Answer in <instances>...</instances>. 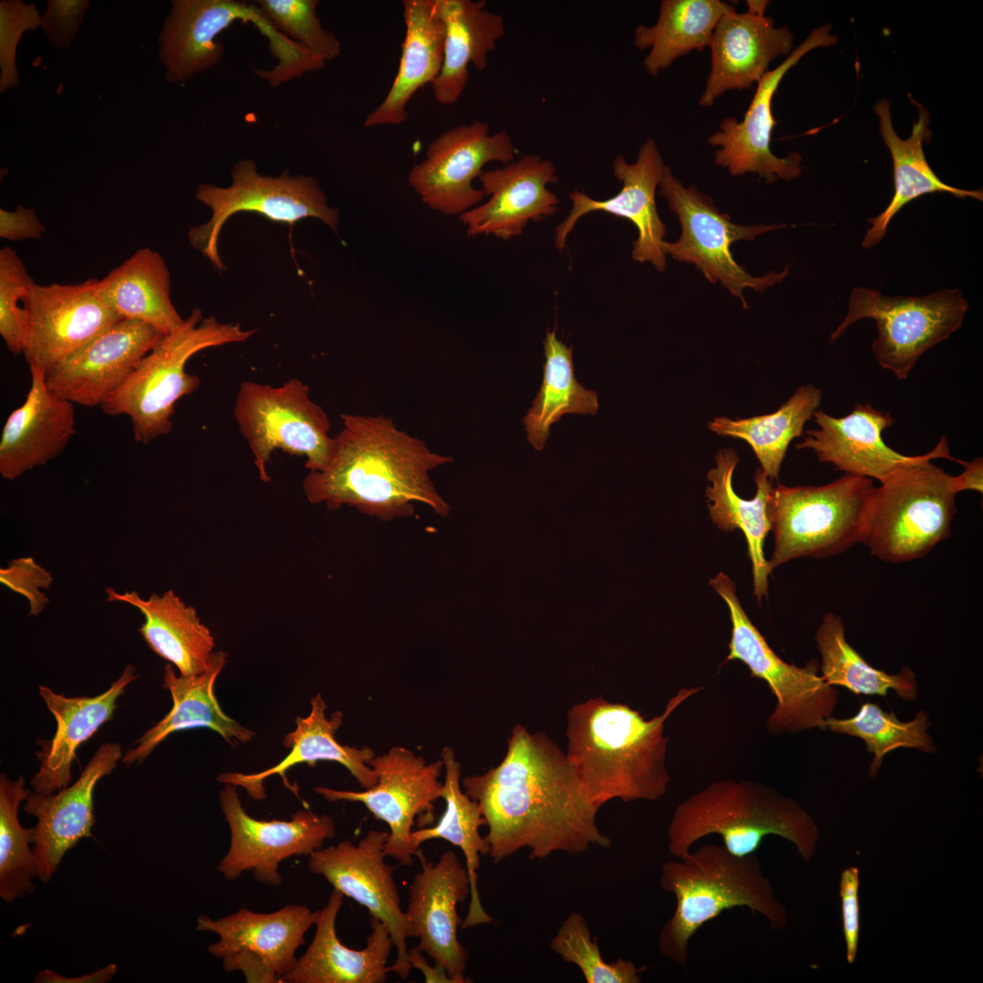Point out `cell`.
<instances>
[{
  "mask_svg": "<svg viewBox=\"0 0 983 983\" xmlns=\"http://www.w3.org/2000/svg\"><path fill=\"white\" fill-rule=\"evenodd\" d=\"M461 785L480 808L494 863L522 849L534 860L612 845L565 752L543 732L516 724L501 763L464 777Z\"/></svg>",
  "mask_w": 983,
  "mask_h": 983,
  "instance_id": "cell-1",
  "label": "cell"
},
{
  "mask_svg": "<svg viewBox=\"0 0 983 983\" xmlns=\"http://www.w3.org/2000/svg\"><path fill=\"white\" fill-rule=\"evenodd\" d=\"M335 438L329 465L309 471L303 492L310 503L336 511L344 505L388 522L414 514V503L447 517L450 504L437 491L431 471L451 462L421 439L399 430L384 415L347 414Z\"/></svg>",
  "mask_w": 983,
  "mask_h": 983,
  "instance_id": "cell-2",
  "label": "cell"
},
{
  "mask_svg": "<svg viewBox=\"0 0 983 983\" xmlns=\"http://www.w3.org/2000/svg\"><path fill=\"white\" fill-rule=\"evenodd\" d=\"M700 690L681 688L662 714L648 720L628 704L602 696L569 709L565 754L592 804L600 809L613 799L655 801L666 794L670 775L665 722Z\"/></svg>",
  "mask_w": 983,
  "mask_h": 983,
  "instance_id": "cell-3",
  "label": "cell"
},
{
  "mask_svg": "<svg viewBox=\"0 0 983 983\" xmlns=\"http://www.w3.org/2000/svg\"><path fill=\"white\" fill-rule=\"evenodd\" d=\"M722 836L733 855L754 854L766 836L793 843L806 861L815 854L819 829L793 798L751 780L722 779L679 803L667 827L668 850L676 858L709 835Z\"/></svg>",
  "mask_w": 983,
  "mask_h": 983,
  "instance_id": "cell-4",
  "label": "cell"
},
{
  "mask_svg": "<svg viewBox=\"0 0 983 983\" xmlns=\"http://www.w3.org/2000/svg\"><path fill=\"white\" fill-rule=\"evenodd\" d=\"M660 885L674 895V915L663 926L658 949L666 958L684 965L689 941L705 923L724 910L746 907L765 917L774 930L787 922L785 907L754 855L737 856L725 846L704 845L663 865Z\"/></svg>",
  "mask_w": 983,
  "mask_h": 983,
  "instance_id": "cell-5",
  "label": "cell"
},
{
  "mask_svg": "<svg viewBox=\"0 0 983 983\" xmlns=\"http://www.w3.org/2000/svg\"><path fill=\"white\" fill-rule=\"evenodd\" d=\"M255 332L213 317L203 319L199 309H193L181 329L164 335L137 363L101 405L103 411L128 416L135 441L143 444L169 433L177 401L200 385L199 377L186 370L189 359L208 348L245 341Z\"/></svg>",
  "mask_w": 983,
  "mask_h": 983,
  "instance_id": "cell-6",
  "label": "cell"
},
{
  "mask_svg": "<svg viewBox=\"0 0 983 983\" xmlns=\"http://www.w3.org/2000/svg\"><path fill=\"white\" fill-rule=\"evenodd\" d=\"M875 488L871 479L849 473L822 486L774 487L769 572L793 559L828 557L862 542Z\"/></svg>",
  "mask_w": 983,
  "mask_h": 983,
  "instance_id": "cell-7",
  "label": "cell"
},
{
  "mask_svg": "<svg viewBox=\"0 0 983 983\" xmlns=\"http://www.w3.org/2000/svg\"><path fill=\"white\" fill-rule=\"evenodd\" d=\"M958 493L956 476L925 461L876 487L863 542L892 563L919 559L950 535Z\"/></svg>",
  "mask_w": 983,
  "mask_h": 983,
  "instance_id": "cell-8",
  "label": "cell"
},
{
  "mask_svg": "<svg viewBox=\"0 0 983 983\" xmlns=\"http://www.w3.org/2000/svg\"><path fill=\"white\" fill-rule=\"evenodd\" d=\"M710 587L725 602L732 630L726 661L738 660L751 676L764 680L775 697V705L765 722L770 735L797 734L819 728L834 713L839 691L827 684L813 660L804 667L786 663L769 646L749 619L736 595V586L724 573L709 581Z\"/></svg>",
  "mask_w": 983,
  "mask_h": 983,
  "instance_id": "cell-9",
  "label": "cell"
},
{
  "mask_svg": "<svg viewBox=\"0 0 983 983\" xmlns=\"http://www.w3.org/2000/svg\"><path fill=\"white\" fill-rule=\"evenodd\" d=\"M968 308L958 289H941L918 297H892L866 287L854 288L847 313L832 332L830 342L859 319H872L877 329L872 343L877 362L897 380H906L924 352L961 327Z\"/></svg>",
  "mask_w": 983,
  "mask_h": 983,
  "instance_id": "cell-10",
  "label": "cell"
},
{
  "mask_svg": "<svg viewBox=\"0 0 983 983\" xmlns=\"http://www.w3.org/2000/svg\"><path fill=\"white\" fill-rule=\"evenodd\" d=\"M234 417L264 482L270 481L267 467L275 450L305 456V468L316 471L324 470L333 456L335 438L329 434V420L300 380L291 379L277 387L243 381L237 392Z\"/></svg>",
  "mask_w": 983,
  "mask_h": 983,
  "instance_id": "cell-11",
  "label": "cell"
},
{
  "mask_svg": "<svg viewBox=\"0 0 983 983\" xmlns=\"http://www.w3.org/2000/svg\"><path fill=\"white\" fill-rule=\"evenodd\" d=\"M659 194L667 202L681 224L682 233L675 242L664 241L662 248L674 259L694 265L712 283L720 282L730 294L747 307L744 289L764 291L782 282L789 274L788 266L780 273L769 272L761 277L750 275L734 258L731 246L738 240L755 237L786 224L745 226L731 221L720 213L713 199L696 187H685L666 166L660 180Z\"/></svg>",
  "mask_w": 983,
  "mask_h": 983,
  "instance_id": "cell-12",
  "label": "cell"
},
{
  "mask_svg": "<svg viewBox=\"0 0 983 983\" xmlns=\"http://www.w3.org/2000/svg\"><path fill=\"white\" fill-rule=\"evenodd\" d=\"M231 177L232 184L227 187L211 184L197 187L196 199L208 206L212 216L187 234L190 244L218 270L224 269L218 249L220 230L227 219L238 212H256L285 224L315 218L336 231L339 210L328 205L326 195L311 176L294 177L288 171L278 177L262 176L254 160L246 158L234 165Z\"/></svg>",
  "mask_w": 983,
  "mask_h": 983,
  "instance_id": "cell-13",
  "label": "cell"
},
{
  "mask_svg": "<svg viewBox=\"0 0 983 983\" xmlns=\"http://www.w3.org/2000/svg\"><path fill=\"white\" fill-rule=\"evenodd\" d=\"M368 765L377 776V784L371 788L357 792L317 786L314 791L329 802L363 804L390 828L384 845L386 856L411 866L417 854L411 841L412 826L416 816H424L427 824L433 820V805L442 795L443 783L440 776L443 762L427 764L422 756L410 750L394 746L371 758Z\"/></svg>",
  "mask_w": 983,
  "mask_h": 983,
  "instance_id": "cell-14",
  "label": "cell"
},
{
  "mask_svg": "<svg viewBox=\"0 0 983 983\" xmlns=\"http://www.w3.org/2000/svg\"><path fill=\"white\" fill-rule=\"evenodd\" d=\"M318 916L319 911L301 905H287L271 913L242 907L218 919L200 915L197 930L218 936L208 952L222 960L225 971H240L247 982H282Z\"/></svg>",
  "mask_w": 983,
  "mask_h": 983,
  "instance_id": "cell-15",
  "label": "cell"
},
{
  "mask_svg": "<svg viewBox=\"0 0 983 983\" xmlns=\"http://www.w3.org/2000/svg\"><path fill=\"white\" fill-rule=\"evenodd\" d=\"M219 805L230 830L229 847L218 871L228 880L251 872L258 882L278 887L282 883L279 864L295 856H309L336 834L332 817L299 810L289 820H261L244 809L238 787L225 784Z\"/></svg>",
  "mask_w": 983,
  "mask_h": 983,
  "instance_id": "cell-16",
  "label": "cell"
},
{
  "mask_svg": "<svg viewBox=\"0 0 983 983\" xmlns=\"http://www.w3.org/2000/svg\"><path fill=\"white\" fill-rule=\"evenodd\" d=\"M515 148L509 133H492L489 125L475 120L450 128L427 147L425 157L410 170L408 182L421 201L446 215H461L483 198L472 181L490 162L508 164Z\"/></svg>",
  "mask_w": 983,
  "mask_h": 983,
  "instance_id": "cell-17",
  "label": "cell"
},
{
  "mask_svg": "<svg viewBox=\"0 0 983 983\" xmlns=\"http://www.w3.org/2000/svg\"><path fill=\"white\" fill-rule=\"evenodd\" d=\"M831 25L815 28L809 35L775 68L768 70L756 83L754 97L741 120L733 117L721 120L719 129L707 143L717 149L716 165L732 176L755 173L766 184L778 179L790 181L802 172V157L791 152L784 157L774 155L770 142L776 120L772 112V99L785 75L808 52L835 45L837 37L830 34Z\"/></svg>",
  "mask_w": 983,
  "mask_h": 983,
  "instance_id": "cell-18",
  "label": "cell"
},
{
  "mask_svg": "<svg viewBox=\"0 0 983 983\" xmlns=\"http://www.w3.org/2000/svg\"><path fill=\"white\" fill-rule=\"evenodd\" d=\"M99 279L77 284L34 282L22 299L28 338L24 355L46 376L120 318L103 299Z\"/></svg>",
  "mask_w": 983,
  "mask_h": 983,
  "instance_id": "cell-19",
  "label": "cell"
},
{
  "mask_svg": "<svg viewBox=\"0 0 983 983\" xmlns=\"http://www.w3.org/2000/svg\"><path fill=\"white\" fill-rule=\"evenodd\" d=\"M388 836L387 831L370 830L356 845L343 840L322 847L309 856L308 868L386 925L397 951L390 971L405 979L410 971L406 941L414 934L400 907L393 868L384 859Z\"/></svg>",
  "mask_w": 983,
  "mask_h": 983,
  "instance_id": "cell-20",
  "label": "cell"
},
{
  "mask_svg": "<svg viewBox=\"0 0 983 983\" xmlns=\"http://www.w3.org/2000/svg\"><path fill=\"white\" fill-rule=\"evenodd\" d=\"M812 418L817 428L807 431L796 449L812 450L821 462L830 463L845 473L882 483L900 471L925 461L948 459L962 462L950 455L945 436L933 450L922 455H904L891 449L883 441L882 433L895 419L889 411L877 410L869 402L856 403L850 413L840 418L821 410H816Z\"/></svg>",
  "mask_w": 983,
  "mask_h": 983,
  "instance_id": "cell-21",
  "label": "cell"
},
{
  "mask_svg": "<svg viewBox=\"0 0 983 983\" xmlns=\"http://www.w3.org/2000/svg\"><path fill=\"white\" fill-rule=\"evenodd\" d=\"M666 165L664 163L656 142L648 138L640 147L637 159L629 163L618 155L613 161L614 177L622 182L621 190L614 196L594 199L574 188L569 192L572 209L556 227L554 244L562 252L566 238L583 216L603 211L616 218L629 220L638 231L633 242L632 258L644 263L650 262L657 270L666 268V255L662 246L666 227L661 220L655 201L656 189Z\"/></svg>",
  "mask_w": 983,
  "mask_h": 983,
  "instance_id": "cell-22",
  "label": "cell"
},
{
  "mask_svg": "<svg viewBox=\"0 0 983 983\" xmlns=\"http://www.w3.org/2000/svg\"><path fill=\"white\" fill-rule=\"evenodd\" d=\"M158 35V58L168 83L185 82L218 64L225 48L217 37L235 21H251L270 46L282 38L255 4L235 0H172Z\"/></svg>",
  "mask_w": 983,
  "mask_h": 983,
  "instance_id": "cell-23",
  "label": "cell"
},
{
  "mask_svg": "<svg viewBox=\"0 0 983 983\" xmlns=\"http://www.w3.org/2000/svg\"><path fill=\"white\" fill-rule=\"evenodd\" d=\"M418 856L421 869L409 886V905L405 912L416 947L441 965L453 983H465L467 950L458 939V926L461 921L457 904L464 901L471 892L466 866L456 854L448 850L437 863L428 862L421 847Z\"/></svg>",
  "mask_w": 983,
  "mask_h": 983,
  "instance_id": "cell-24",
  "label": "cell"
},
{
  "mask_svg": "<svg viewBox=\"0 0 983 983\" xmlns=\"http://www.w3.org/2000/svg\"><path fill=\"white\" fill-rule=\"evenodd\" d=\"M163 336L147 323L120 319L49 372L46 387L73 404L101 407Z\"/></svg>",
  "mask_w": 983,
  "mask_h": 983,
  "instance_id": "cell-25",
  "label": "cell"
},
{
  "mask_svg": "<svg viewBox=\"0 0 983 983\" xmlns=\"http://www.w3.org/2000/svg\"><path fill=\"white\" fill-rule=\"evenodd\" d=\"M487 202L460 215L469 236L492 235L510 239L529 221H542L558 210L559 198L547 186L558 181L550 159L526 155L479 177Z\"/></svg>",
  "mask_w": 983,
  "mask_h": 983,
  "instance_id": "cell-26",
  "label": "cell"
},
{
  "mask_svg": "<svg viewBox=\"0 0 983 983\" xmlns=\"http://www.w3.org/2000/svg\"><path fill=\"white\" fill-rule=\"evenodd\" d=\"M122 757L117 743L100 745L79 778L56 794L30 793L23 809L37 819L34 835V854L38 877L48 882L66 852L84 837H92L95 824L94 791L98 781L108 775Z\"/></svg>",
  "mask_w": 983,
  "mask_h": 983,
  "instance_id": "cell-27",
  "label": "cell"
},
{
  "mask_svg": "<svg viewBox=\"0 0 983 983\" xmlns=\"http://www.w3.org/2000/svg\"><path fill=\"white\" fill-rule=\"evenodd\" d=\"M794 35L787 26H775L765 14L733 11L718 21L709 45L711 70L700 96L711 106L730 90H744L757 83L779 56L793 51Z\"/></svg>",
  "mask_w": 983,
  "mask_h": 983,
  "instance_id": "cell-28",
  "label": "cell"
},
{
  "mask_svg": "<svg viewBox=\"0 0 983 983\" xmlns=\"http://www.w3.org/2000/svg\"><path fill=\"white\" fill-rule=\"evenodd\" d=\"M29 369L25 400L8 416L0 441V474L10 481L56 459L76 433L73 403L47 389L43 371Z\"/></svg>",
  "mask_w": 983,
  "mask_h": 983,
  "instance_id": "cell-29",
  "label": "cell"
},
{
  "mask_svg": "<svg viewBox=\"0 0 983 983\" xmlns=\"http://www.w3.org/2000/svg\"><path fill=\"white\" fill-rule=\"evenodd\" d=\"M344 895L332 890L319 910L314 937L282 982L382 983L390 972L387 960L393 946L386 925L370 917L371 932L362 949L346 947L336 933V918Z\"/></svg>",
  "mask_w": 983,
  "mask_h": 983,
  "instance_id": "cell-30",
  "label": "cell"
},
{
  "mask_svg": "<svg viewBox=\"0 0 983 983\" xmlns=\"http://www.w3.org/2000/svg\"><path fill=\"white\" fill-rule=\"evenodd\" d=\"M137 678L135 666L127 664L106 692L93 697H67L47 686H38L41 697L56 720V731L53 739L41 745V750L36 753L40 767L30 781L35 792L52 794L68 785L78 747L113 717L117 698Z\"/></svg>",
  "mask_w": 983,
  "mask_h": 983,
  "instance_id": "cell-31",
  "label": "cell"
},
{
  "mask_svg": "<svg viewBox=\"0 0 983 983\" xmlns=\"http://www.w3.org/2000/svg\"><path fill=\"white\" fill-rule=\"evenodd\" d=\"M227 658L225 652H214L208 668L193 676L177 675L173 664H166L163 687L169 691L173 706L162 720L135 742L134 748L125 754L122 758L125 765L141 763L168 735L182 730L207 727L230 745L246 743L253 738V731L222 711L214 693L216 680Z\"/></svg>",
  "mask_w": 983,
  "mask_h": 983,
  "instance_id": "cell-32",
  "label": "cell"
},
{
  "mask_svg": "<svg viewBox=\"0 0 983 983\" xmlns=\"http://www.w3.org/2000/svg\"><path fill=\"white\" fill-rule=\"evenodd\" d=\"M310 704L309 714L298 717L294 731L284 737L283 744L290 751L283 760L259 773H224L218 775V780L240 786L252 798L262 800L266 797L263 782L267 778L278 775L285 779V773L301 763L314 765L318 761H333L345 766L364 789L373 787L377 784V776L368 765L375 756L373 750L367 746L356 748L340 745L336 740L335 733L342 723V713L336 711L328 718L325 713L327 705L319 694L311 699Z\"/></svg>",
  "mask_w": 983,
  "mask_h": 983,
  "instance_id": "cell-33",
  "label": "cell"
},
{
  "mask_svg": "<svg viewBox=\"0 0 983 983\" xmlns=\"http://www.w3.org/2000/svg\"><path fill=\"white\" fill-rule=\"evenodd\" d=\"M402 8L405 35L398 71L383 100L365 118V127L406 121L411 97L441 69L445 27L438 0H404Z\"/></svg>",
  "mask_w": 983,
  "mask_h": 983,
  "instance_id": "cell-34",
  "label": "cell"
},
{
  "mask_svg": "<svg viewBox=\"0 0 983 983\" xmlns=\"http://www.w3.org/2000/svg\"><path fill=\"white\" fill-rule=\"evenodd\" d=\"M107 602H122L136 607L144 616L138 631L147 646L176 666L184 676L202 674L214 653L215 641L196 609L184 603L174 591L142 598L136 591L105 590Z\"/></svg>",
  "mask_w": 983,
  "mask_h": 983,
  "instance_id": "cell-35",
  "label": "cell"
},
{
  "mask_svg": "<svg viewBox=\"0 0 983 983\" xmlns=\"http://www.w3.org/2000/svg\"><path fill=\"white\" fill-rule=\"evenodd\" d=\"M911 101L918 109L917 120L913 123L908 138L902 139L894 129L890 102L878 101L875 113L878 117L879 129L893 162L894 195L887 207L878 215L867 219L871 227L862 240L864 248H871L880 242L887 227L901 208L914 199L936 192H946L958 198L983 199L982 190L958 188L944 183L930 167L924 154L923 143L931 138L929 113L917 101Z\"/></svg>",
  "mask_w": 983,
  "mask_h": 983,
  "instance_id": "cell-36",
  "label": "cell"
},
{
  "mask_svg": "<svg viewBox=\"0 0 983 983\" xmlns=\"http://www.w3.org/2000/svg\"><path fill=\"white\" fill-rule=\"evenodd\" d=\"M715 467L709 470L705 496L713 522L723 532L740 530L746 540L752 563L754 594L758 602L767 595L770 572L764 556V540L771 531V502L773 482L761 468L756 469V492L753 499L739 497L733 488V475L739 461L732 448L720 450L715 455Z\"/></svg>",
  "mask_w": 983,
  "mask_h": 983,
  "instance_id": "cell-37",
  "label": "cell"
},
{
  "mask_svg": "<svg viewBox=\"0 0 983 983\" xmlns=\"http://www.w3.org/2000/svg\"><path fill=\"white\" fill-rule=\"evenodd\" d=\"M445 27L443 62L431 84L434 98L441 105L455 103L469 79V65L483 71L488 56L505 34L502 15L487 9L483 0H438Z\"/></svg>",
  "mask_w": 983,
  "mask_h": 983,
  "instance_id": "cell-38",
  "label": "cell"
},
{
  "mask_svg": "<svg viewBox=\"0 0 983 983\" xmlns=\"http://www.w3.org/2000/svg\"><path fill=\"white\" fill-rule=\"evenodd\" d=\"M170 289L164 258L149 248L137 250L98 283L101 297L120 318L147 323L163 335L186 323L172 303Z\"/></svg>",
  "mask_w": 983,
  "mask_h": 983,
  "instance_id": "cell-39",
  "label": "cell"
},
{
  "mask_svg": "<svg viewBox=\"0 0 983 983\" xmlns=\"http://www.w3.org/2000/svg\"><path fill=\"white\" fill-rule=\"evenodd\" d=\"M441 760L445 773L441 795L446 803L445 811L434 826L412 830L411 841L417 851L425 841L439 838L461 850L471 886L468 913L461 924V928L465 929L492 922L482 907L477 888L480 856H488L490 846L480 835V827L485 825L480 808L461 788V765L451 747L443 748Z\"/></svg>",
  "mask_w": 983,
  "mask_h": 983,
  "instance_id": "cell-40",
  "label": "cell"
},
{
  "mask_svg": "<svg viewBox=\"0 0 983 983\" xmlns=\"http://www.w3.org/2000/svg\"><path fill=\"white\" fill-rule=\"evenodd\" d=\"M735 7L720 0H664L655 24L639 25L633 44L641 51L649 49L643 65L652 76L693 50L710 45L721 17Z\"/></svg>",
  "mask_w": 983,
  "mask_h": 983,
  "instance_id": "cell-41",
  "label": "cell"
},
{
  "mask_svg": "<svg viewBox=\"0 0 983 983\" xmlns=\"http://www.w3.org/2000/svg\"><path fill=\"white\" fill-rule=\"evenodd\" d=\"M822 400L813 384L802 385L775 412L745 419L715 417L708 423L718 436L745 441L755 452L761 469L771 480L778 477L790 442L804 431Z\"/></svg>",
  "mask_w": 983,
  "mask_h": 983,
  "instance_id": "cell-42",
  "label": "cell"
},
{
  "mask_svg": "<svg viewBox=\"0 0 983 983\" xmlns=\"http://www.w3.org/2000/svg\"><path fill=\"white\" fill-rule=\"evenodd\" d=\"M543 347L542 383L523 418L527 439L536 451L543 449L551 425L562 415H595L599 409L597 393L583 388L575 378L573 347L557 339L555 329L547 331Z\"/></svg>",
  "mask_w": 983,
  "mask_h": 983,
  "instance_id": "cell-43",
  "label": "cell"
},
{
  "mask_svg": "<svg viewBox=\"0 0 983 983\" xmlns=\"http://www.w3.org/2000/svg\"><path fill=\"white\" fill-rule=\"evenodd\" d=\"M815 641L821 655V676L827 684L843 686L855 694L886 696L893 689L904 701L917 698L913 670L904 667L890 674L873 667L846 641L843 620L835 613H826Z\"/></svg>",
  "mask_w": 983,
  "mask_h": 983,
  "instance_id": "cell-44",
  "label": "cell"
},
{
  "mask_svg": "<svg viewBox=\"0 0 983 983\" xmlns=\"http://www.w3.org/2000/svg\"><path fill=\"white\" fill-rule=\"evenodd\" d=\"M929 715L919 710L914 719L900 721L890 711H884L877 703L863 704L858 712L849 718L828 716L822 730L845 734L864 741L874 759L868 769V776L875 777L886 755L897 748H914L924 753H937L934 741L928 734Z\"/></svg>",
  "mask_w": 983,
  "mask_h": 983,
  "instance_id": "cell-45",
  "label": "cell"
},
{
  "mask_svg": "<svg viewBox=\"0 0 983 983\" xmlns=\"http://www.w3.org/2000/svg\"><path fill=\"white\" fill-rule=\"evenodd\" d=\"M25 779L0 776V896L9 903L34 892L32 879L38 877L37 859L29 845L34 844L35 827L24 828L18 808L30 792Z\"/></svg>",
  "mask_w": 983,
  "mask_h": 983,
  "instance_id": "cell-46",
  "label": "cell"
},
{
  "mask_svg": "<svg viewBox=\"0 0 983 983\" xmlns=\"http://www.w3.org/2000/svg\"><path fill=\"white\" fill-rule=\"evenodd\" d=\"M551 949L566 963L574 964L587 983H640L639 968L630 960L618 958L606 962L601 955L597 938L592 939L585 917L571 913L562 923L550 943Z\"/></svg>",
  "mask_w": 983,
  "mask_h": 983,
  "instance_id": "cell-47",
  "label": "cell"
},
{
  "mask_svg": "<svg viewBox=\"0 0 983 983\" xmlns=\"http://www.w3.org/2000/svg\"><path fill=\"white\" fill-rule=\"evenodd\" d=\"M253 4L276 30L310 54L326 62L339 55V41L323 28L317 15L319 1L257 0Z\"/></svg>",
  "mask_w": 983,
  "mask_h": 983,
  "instance_id": "cell-48",
  "label": "cell"
},
{
  "mask_svg": "<svg viewBox=\"0 0 983 983\" xmlns=\"http://www.w3.org/2000/svg\"><path fill=\"white\" fill-rule=\"evenodd\" d=\"M15 250H0V335L13 354L24 353L28 324L22 299L34 283Z\"/></svg>",
  "mask_w": 983,
  "mask_h": 983,
  "instance_id": "cell-49",
  "label": "cell"
},
{
  "mask_svg": "<svg viewBox=\"0 0 983 983\" xmlns=\"http://www.w3.org/2000/svg\"><path fill=\"white\" fill-rule=\"evenodd\" d=\"M41 14L35 4L21 0L0 2V93L19 85L15 66L18 43L28 30L41 27Z\"/></svg>",
  "mask_w": 983,
  "mask_h": 983,
  "instance_id": "cell-50",
  "label": "cell"
},
{
  "mask_svg": "<svg viewBox=\"0 0 983 983\" xmlns=\"http://www.w3.org/2000/svg\"><path fill=\"white\" fill-rule=\"evenodd\" d=\"M52 574L32 557H19L0 569V582L10 591L21 594L29 604V615H38L48 604L44 593L53 583Z\"/></svg>",
  "mask_w": 983,
  "mask_h": 983,
  "instance_id": "cell-51",
  "label": "cell"
},
{
  "mask_svg": "<svg viewBox=\"0 0 983 983\" xmlns=\"http://www.w3.org/2000/svg\"><path fill=\"white\" fill-rule=\"evenodd\" d=\"M90 7L88 0H48L41 15V29L51 46L69 48Z\"/></svg>",
  "mask_w": 983,
  "mask_h": 983,
  "instance_id": "cell-52",
  "label": "cell"
},
{
  "mask_svg": "<svg viewBox=\"0 0 983 983\" xmlns=\"http://www.w3.org/2000/svg\"><path fill=\"white\" fill-rule=\"evenodd\" d=\"M859 870L856 866L846 868L842 872L839 895L841 898L843 931L846 947V960L849 964H853L856 960L859 942Z\"/></svg>",
  "mask_w": 983,
  "mask_h": 983,
  "instance_id": "cell-53",
  "label": "cell"
},
{
  "mask_svg": "<svg viewBox=\"0 0 983 983\" xmlns=\"http://www.w3.org/2000/svg\"><path fill=\"white\" fill-rule=\"evenodd\" d=\"M46 229L33 208L18 205L13 211L0 209V237L18 241L41 238Z\"/></svg>",
  "mask_w": 983,
  "mask_h": 983,
  "instance_id": "cell-54",
  "label": "cell"
},
{
  "mask_svg": "<svg viewBox=\"0 0 983 983\" xmlns=\"http://www.w3.org/2000/svg\"><path fill=\"white\" fill-rule=\"evenodd\" d=\"M408 960L410 968H417L423 974L425 982L453 983V980L441 965L434 963L433 967L429 966L421 951L416 947L408 950Z\"/></svg>",
  "mask_w": 983,
  "mask_h": 983,
  "instance_id": "cell-55",
  "label": "cell"
},
{
  "mask_svg": "<svg viewBox=\"0 0 983 983\" xmlns=\"http://www.w3.org/2000/svg\"><path fill=\"white\" fill-rule=\"evenodd\" d=\"M964 471L956 476L958 492L962 491L983 492V459L977 457L972 461H962Z\"/></svg>",
  "mask_w": 983,
  "mask_h": 983,
  "instance_id": "cell-56",
  "label": "cell"
},
{
  "mask_svg": "<svg viewBox=\"0 0 983 983\" xmlns=\"http://www.w3.org/2000/svg\"><path fill=\"white\" fill-rule=\"evenodd\" d=\"M117 967L114 964H110L106 968H101L98 971L91 974H86L79 978H62L59 975L50 971L45 970L36 976L35 982H106L110 980L116 974Z\"/></svg>",
  "mask_w": 983,
  "mask_h": 983,
  "instance_id": "cell-57",
  "label": "cell"
},
{
  "mask_svg": "<svg viewBox=\"0 0 983 983\" xmlns=\"http://www.w3.org/2000/svg\"><path fill=\"white\" fill-rule=\"evenodd\" d=\"M769 1L765 0H747V10L757 14H765Z\"/></svg>",
  "mask_w": 983,
  "mask_h": 983,
  "instance_id": "cell-58",
  "label": "cell"
}]
</instances>
